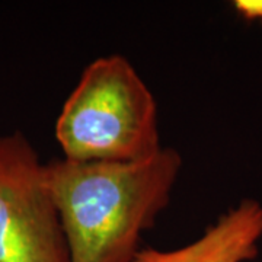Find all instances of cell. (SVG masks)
Instances as JSON below:
<instances>
[{
  "mask_svg": "<svg viewBox=\"0 0 262 262\" xmlns=\"http://www.w3.org/2000/svg\"><path fill=\"white\" fill-rule=\"evenodd\" d=\"M182 169L173 147L137 162L46 163L70 262H133L143 232L169 206Z\"/></svg>",
  "mask_w": 262,
  "mask_h": 262,
  "instance_id": "obj_1",
  "label": "cell"
},
{
  "mask_svg": "<svg viewBox=\"0 0 262 262\" xmlns=\"http://www.w3.org/2000/svg\"><path fill=\"white\" fill-rule=\"evenodd\" d=\"M54 134L64 159L77 162H137L163 147L155 95L121 54L84 67Z\"/></svg>",
  "mask_w": 262,
  "mask_h": 262,
  "instance_id": "obj_2",
  "label": "cell"
},
{
  "mask_svg": "<svg viewBox=\"0 0 262 262\" xmlns=\"http://www.w3.org/2000/svg\"><path fill=\"white\" fill-rule=\"evenodd\" d=\"M0 262H70L46 163L20 131L0 136Z\"/></svg>",
  "mask_w": 262,
  "mask_h": 262,
  "instance_id": "obj_3",
  "label": "cell"
},
{
  "mask_svg": "<svg viewBox=\"0 0 262 262\" xmlns=\"http://www.w3.org/2000/svg\"><path fill=\"white\" fill-rule=\"evenodd\" d=\"M262 206L244 200L207 226L204 233L177 249H140L133 262H246L258 255Z\"/></svg>",
  "mask_w": 262,
  "mask_h": 262,
  "instance_id": "obj_4",
  "label": "cell"
},
{
  "mask_svg": "<svg viewBox=\"0 0 262 262\" xmlns=\"http://www.w3.org/2000/svg\"><path fill=\"white\" fill-rule=\"evenodd\" d=\"M232 6L236 13L248 22L262 20V0H234Z\"/></svg>",
  "mask_w": 262,
  "mask_h": 262,
  "instance_id": "obj_5",
  "label": "cell"
}]
</instances>
